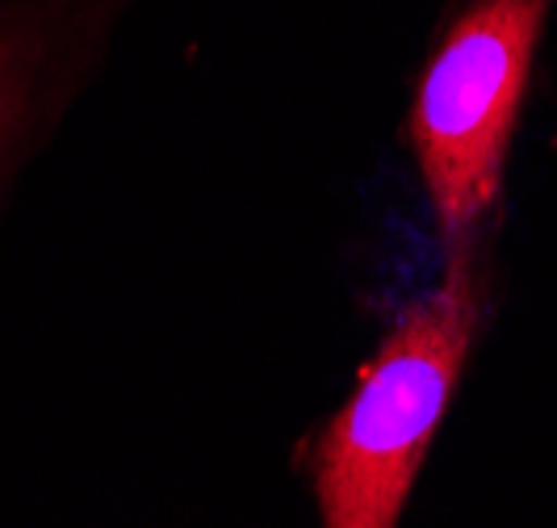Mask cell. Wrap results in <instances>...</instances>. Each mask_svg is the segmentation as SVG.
Returning <instances> with one entry per match:
<instances>
[{
	"instance_id": "obj_1",
	"label": "cell",
	"mask_w": 557,
	"mask_h": 528,
	"mask_svg": "<svg viewBox=\"0 0 557 528\" xmlns=\"http://www.w3.org/2000/svg\"><path fill=\"white\" fill-rule=\"evenodd\" d=\"M486 315V278L453 244L445 281L416 303L364 361L357 390L314 449L323 528H394L419 462L448 412Z\"/></svg>"
},
{
	"instance_id": "obj_2",
	"label": "cell",
	"mask_w": 557,
	"mask_h": 528,
	"mask_svg": "<svg viewBox=\"0 0 557 528\" xmlns=\"http://www.w3.org/2000/svg\"><path fill=\"white\" fill-rule=\"evenodd\" d=\"M554 0H457L423 59L407 139L448 244L499 201L503 164Z\"/></svg>"
},
{
	"instance_id": "obj_3",
	"label": "cell",
	"mask_w": 557,
	"mask_h": 528,
	"mask_svg": "<svg viewBox=\"0 0 557 528\" xmlns=\"http://www.w3.org/2000/svg\"><path fill=\"white\" fill-rule=\"evenodd\" d=\"M143 0H0V197L106 72Z\"/></svg>"
}]
</instances>
